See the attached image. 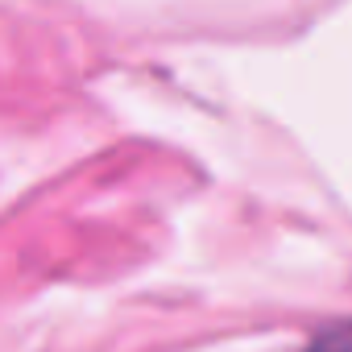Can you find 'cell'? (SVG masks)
Instances as JSON below:
<instances>
[{"instance_id": "obj_1", "label": "cell", "mask_w": 352, "mask_h": 352, "mask_svg": "<svg viewBox=\"0 0 352 352\" xmlns=\"http://www.w3.org/2000/svg\"><path fill=\"white\" fill-rule=\"evenodd\" d=\"M302 352H352V319H336V323L319 327Z\"/></svg>"}]
</instances>
